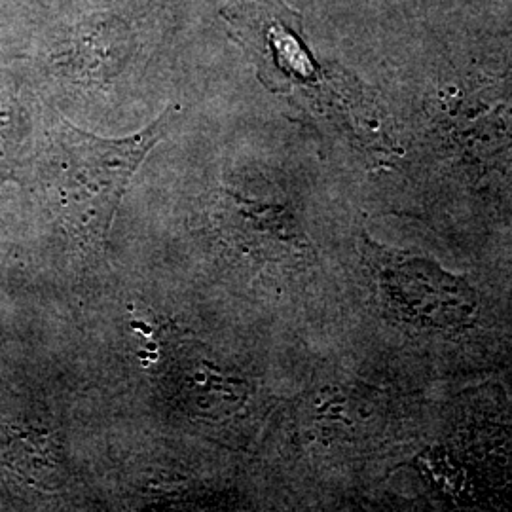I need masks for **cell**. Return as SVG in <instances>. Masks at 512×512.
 <instances>
[{"instance_id":"6da1fadb","label":"cell","mask_w":512,"mask_h":512,"mask_svg":"<svg viewBox=\"0 0 512 512\" xmlns=\"http://www.w3.org/2000/svg\"><path fill=\"white\" fill-rule=\"evenodd\" d=\"M169 107L150 126L124 139H103L69 126L71 173L78 186L76 203L82 213V228L93 239L105 241L129 181L177 120Z\"/></svg>"},{"instance_id":"7a4b0ae2","label":"cell","mask_w":512,"mask_h":512,"mask_svg":"<svg viewBox=\"0 0 512 512\" xmlns=\"http://www.w3.org/2000/svg\"><path fill=\"white\" fill-rule=\"evenodd\" d=\"M370 266L385 310L410 327L459 332L475 319L476 294L471 285L439 264L380 245H368Z\"/></svg>"}]
</instances>
